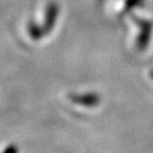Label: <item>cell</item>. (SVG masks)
<instances>
[{
	"label": "cell",
	"mask_w": 153,
	"mask_h": 153,
	"mask_svg": "<svg viewBox=\"0 0 153 153\" xmlns=\"http://www.w3.org/2000/svg\"><path fill=\"white\" fill-rule=\"evenodd\" d=\"M57 14V7L55 3H50L47 7V12H46V20H45V29L46 31H49L53 28V25L55 22V17Z\"/></svg>",
	"instance_id": "obj_1"
},
{
	"label": "cell",
	"mask_w": 153,
	"mask_h": 153,
	"mask_svg": "<svg viewBox=\"0 0 153 153\" xmlns=\"http://www.w3.org/2000/svg\"><path fill=\"white\" fill-rule=\"evenodd\" d=\"M29 33H30V36L34 39H38L41 38L43 34V29L39 28L37 25L33 24V22H30L29 24Z\"/></svg>",
	"instance_id": "obj_2"
},
{
	"label": "cell",
	"mask_w": 153,
	"mask_h": 153,
	"mask_svg": "<svg viewBox=\"0 0 153 153\" xmlns=\"http://www.w3.org/2000/svg\"><path fill=\"white\" fill-rule=\"evenodd\" d=\"M3 153H17V149L15 146H10L5 149V151Z\"/></svg>",
	"instance_id": "obj_3"
}]
</instances>
